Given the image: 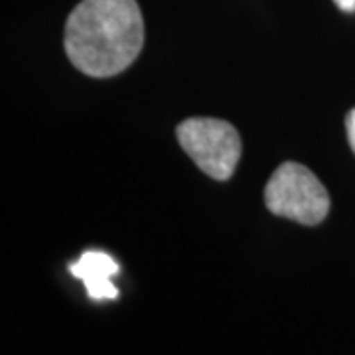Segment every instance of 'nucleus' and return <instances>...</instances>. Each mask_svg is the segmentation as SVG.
Returning a JSON list of instances; mask_svg holds the SVG:
<instances>
[{"label":"nucleus","mask_w":355,"mask_h":355,"mask_svg":"<svg viewBox=\"0 0 355 355\" xmlns=\"http://www.w3.org/2000/svg\"><path fill=\"white\" fill-rule=\"evenodd\" d=\"M64 44L69 62L87 76L125 71L144 44L137 0H81L67 18Z\"/></svg>","instance_id":"obj_1"},{"label":"nucleus","mask_w":355,"mask_h":355,"mask_svg":"<svg viewBox=\"0 0 355 355\" xmlns=\"http://www.w3.org/2000/svg\"><path fill=\"white\" fill-rule=\"evenodd\" d=\"M265 203L270 214L302 225H318L330 211V196L324 184L298 162H284L277 168L266 184Z\"/></svg>","instance_id":"obj_2"},{"label":"nucleus","mask_w":355,"mask_h":355,"mask_svg":"<svg viewBox=\"0 0 355 355\" xmlns=\"http://www.w3.org/2000/svg\"><path fill=\"white\" fill-rule=\"evenodd\" d=\"M178 142L214 180H229L241 158L239 132L227 121L188 119L176 128Z\"/></svg>","instance_id":"obj_3"},{"label":"nucleus","mask_w":355,"mask_h":355,"mask_svg":"<svg viewBox=\"0 0 355 355\" xmlns=\"http://www.w3.org/2000/svg\"><path fill=\"white\" fill-rule=\"evenodd\" d=\"M69 272L76 279L83 280L87 294L93 300H114L119 291L111 279L119 272V265L111 254L101 251H87L81 259L69 265Z\"/></svg>","instance_id":"obj_4"},{"label":"nucleus","mask_w":355,"mask_h":355,"mask_svg":"<svg viewBox=\"0 0 355 355\" xmlns=\"http://www.w3.org/2000/svg\"><path fill=\"white\" fill-rule=\"evenodd\" d=\"M345 130H347V140H349V146L355 153V109H352L347 116H345Z\"/></svg>","instance_id":"obj_5"},{"label":"nucleus","mask_w":355,"mask_h":355,"mask_svg":"<svg viewBox=\"0 0 355 355\" xmlns=\"http://www.w3.org/2000/svg\"><path fill=\"white\" fill-rule=\"evenodd\" d=\"M334 4H336L342 12H355V0H334Z\"/></svg>","instance_id":"obj_6"}]
</instances>
